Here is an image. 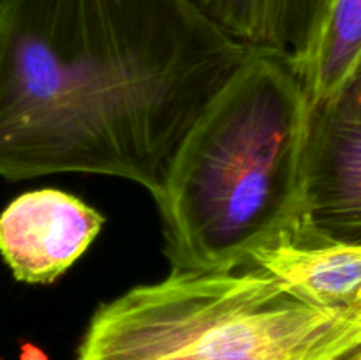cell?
I'll use <instances>...</instances> for the list:
<instances>
[{
  "mask_svg": "<svg viewBox=\"0 0 361 360\" xmlns=\"http://www.w3.org/2000/svg\"><path fill=\"white\" fill-rule=\"evenodd\" d=\"M250 52L190 0H0V176H118L157 201Z\"/></svg>",
  "mask_w": 361,
  "mask_h": 360,
  "instance_id": "cell-1",
  "label": "cell"
},
{
  "mask_svg": "<svg viewBox=\"0 0 361 360\" xmlns=\"http://www.w3.org/2000/svg\"><path fill=\"white\" fill-rule=\"evenodd\" d=\"M309 109L291 62L252 49L176 152L155 201L171 272L245 267L303 215Z\"/></svg>",
  "mask_w": 361,
  "mask_h": 360,
  "instance_id": "cell-2",
  "label": "cell"
},
{
  "mask_svg": "<svg viewBox=\"0 0 361 360\" xmlns=\"http://www.w3.org/2000/svg\"><path fill=\"white\" fill-rule=\"evenodd\" d=\"M361 314L312 306L256 267L171 272L92 316L76 360H330Z\"/></svg>",
  "mask_w": 361,
  "mask_h": 360,
  "instance_id": "cell-3",
  "label": "cell"
},
{
  "mask_svg": "<svg viewBox=\"0 0 361 360\" xmlns=\"http://www.w3.org/2000/svg\"><path fill=\"white\" fill-rule=\"evenodd\" d=\"M302 214L330 239L361 244V83L310 104Z\"/></svg>",
  "mask_w": 361,
  "mask_h": 360,
  "instance_id": "cell-4",
  "label": "cell"
},
{
  "mask_svg": "<svg viewBox=\"0 0 361 360\" xmlns=\"http://www.w3.org/2000/svg\"><path fill=\"white\" fill-rule=\"evenodd\" d=\"M104 215L59 189L21 194L0 214V254L14 279L49 284L97 239Z\"/></svg>",
  "mask_w": 361,
  "mask_h": 360,
  "instance_id": "cell-5",
  "label": "cell"
},
{
  "mask_svg": "<svg viewBox=\"0 0 361 360\" xmlns=\"http://www.w3.org/2000/svg\"><path fill=\"white\" fill-rule=\"evenodd\" d=\"M247 265L267 272L312 306L358 313L361 244L330 239L305 215L261 244Z\"/></svg>",
  "mask_w": 361,
  "mask_h": 360,
  "instance_id": "cell-6",
  "label": "cell"
},
{
  "mask_svg": "<svg viewBox=\"0 0 361 360\" xmlns=\"http://www.w3.org/2000/svg\"><path fill=\"white\" fill-rule=\"evenodd\" d=\"M224 34L257 52L296 62L330 0H190Z\"/></svg>",
  "mask_w": 361,
  "mask_h": 360,
  "instance_id": "cell-7",
  "label": "cell"
},
{
  "mask_svg": "<svg viewBox=\"0 0 361 360\" xmlns=\"http://www.w3.org/2000/svg\"><path fill=\"white\" fill-rule=\"evenodd\" d=\"M291 66L310 104L361 83V0H330L309 46Z\"/></svg>",
  "mask_w": 361,
  "mask_h": 360,
  "instance_id": "cell-8",
  "label": "cell"
},
{
  "mask_svg": "<svg viewBox=\"0 0 361 360\" xmlns=\"http://www.w3.org/2000/svg\"><path fill=\"white\" fill-rule=\"evenodd\" d=\"M330 360H361V341L356 342V344H353L351 348L341 352L338 355H335L334 359Z\"/></svg>",
  "mask_w": 361,
  "mask_h": 360,
  "instance_id": "cell-9",
  "label": "cell"
},
{
  "mask_svg": "<svg viewBox=\"0 0 361 360\" xmlns=\"http://www.w3.org/2000/svg\"><path fill=\"white\" fill-rule=\"evenodd\" d=\"M358 313L361 314V300H360V304H358Z\"/></svg>",
  "mask_w": 361,
  "mask_h": 360,
  "instance_id": "cell-10",
  "label": "cell"
}]
</instances>
